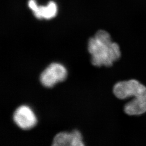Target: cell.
<instances>
[{"instance_id":"6da1fadb","label":"cell","mask_w":146,"mask_h":146,"mask_svg":"<svg viewBox=\"0 0 146 146\" xmlns=\"http://www.w3.org/2000/svg\"><path fill=\"white\" fill-rule=\"evenodd\" d=\"M88 49L92 55V63L96 67H111L121 55L118 44L112 42L110 34L103 30L89 40Z\"/></svg>"},{"instance_id":"7a4b0ae2","label":"cell","mask_w":146,"mask_h":146,"mask_svg":"<svg viewBox=\"0 0 146 146\" xmlns=\"http://www.w3.org/2000/svg\"><path fill=\"white\" fill-rule=\"evenodd\" d=\"M113 93L119 99L131 96L134 98L125 104L124 111L129 115H140L146 112V87L135 80L121 81L115 84Z\"/></svg>"},{"instance_id":"3957f363","label":"cell","mask_w":146,"mask_h":146,"mask_svg":"<svg viewBox=\"0 0 146 146\" xmlns=\"http://www.w3.org/2000/svg\"><path fill=\"white\" fill-rule=\"evenodd\" d=\"M67 76L66 68L61 64L53 63L41 74L40 81L44 87L50 88L58 82L65 80Z\"/></svg>"},{"instance_id":"277c9868","label":"cell","mask_w":146,"mask_h":146,"mask_svg":"<svg viewBox=\"0 0 146 146\" xmlns=\"http://www.w3.org/2000/svg\"><path fill=\"white\" fill-rule=\"evenodd\" d=\"M16 124L23 129H29L36 125V115L27 106H21L17 108L13 116Z\"/></svg>"},{"instance_id":"5b68a950","label":"cell","mask_w":146,"mask_h":146,"mask_svg":"<svg viewBox=\"0 0 146 146\" xmlns=\"http://www.w3.org/2000/svg\"><path fill=\"white\" fill-rule=\"evenodd\" d=\"M28 5L38 19L50 20L58 14V6L52 1H50L47 5H38L36 0H29Z\"/></svg>"},{"instance_id":"8992f818","label":"cell","mask_w":146,"mask_h":146,"mask_svg":"<svg viewBox=\"0 0 146 146\" xmlns=\"http://www.w3.org/2000/svg\"><path fill=\"white\" fill-rule=\"evenodd\" d=\"M82 136L77 130L71 133H59L54 138L52 146H83Z\"/></svg>"}]
</instances>
